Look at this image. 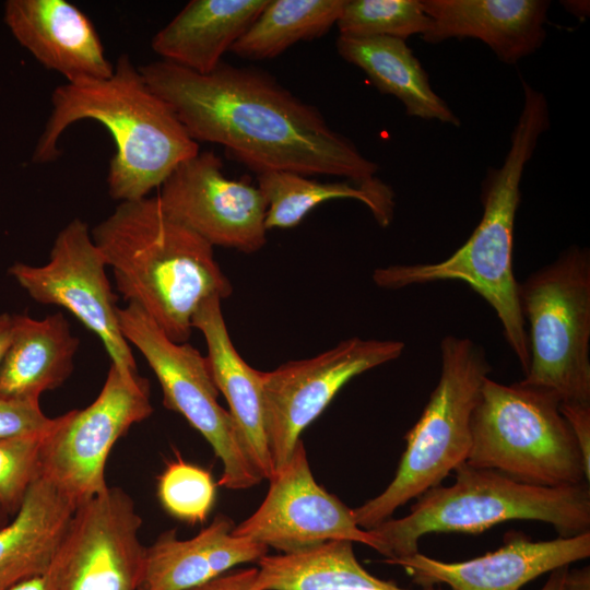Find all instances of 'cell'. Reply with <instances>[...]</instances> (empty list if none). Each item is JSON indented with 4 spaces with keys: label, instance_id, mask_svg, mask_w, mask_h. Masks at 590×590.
<instances>
[{
    "label": "cell",
    "instance_id": "36",
    "mask_svg": "<svg viewBox=\"0 0 590 590\" xmlns=\"http://www.w3.org/2000/svg\"><path fill=\"white\" fill-rule=\"evenodd\" d=\"M568 568L569 566H566L551 571L547 580L540 590H560Z\"/></svg>",
    "mask_w": 590,
    "mask_h": 590
},
{
    "label": "cell",
    "instance_id": "28",
    "mask_svg": "<svg viewBox=\"0 0 590 590\" xmlns=\"http://www.w3.org/2000/svg\"><path fill=\"white\" fill-rule=\"evenodd\" d=\"M430 24L418 0H345L335 25L343 36L405 42L410 36L424 35Z\"/></svg>",
    "mask_w": 590,
    "mask_h": 590
},
{
    "label": "cell",
    "instance_id": "13",
    "mask_svg": "<svg viewBox=\"0 0 590 590\" xmlns=\"http://www.w3.org/2000/svg\"><path fill=\"white\" fill-rule=\"evenodd\" d=\"M142 519L120 487L80 504L44 575L46 590H135L145 547Z\"/></svg>",
    "mask_w": 590,
    "mask_h": 590
},
{
    "label": "cell",
    "instance_id": "2",
    "mask_svg": "<svg viewBox=\"0 0 590 590\" xmlns=\"http://www.w3.org/2000/svg\"><path fill=\"white\" fill-rule=\"evenodd\" d=\"M85 119L102 123L113 137L116 152L108 166L107 189L119 202L148 197L181 162L200 152L199 143L128 54L118 57L109 78L64 83L54 90L51 111L32 162L56 161L61 155V134Z\"/></svg>",
    "mask_w": 590,
    "mask_h": 590
},
{
    "label": "cell",
    "instance_id": "35",
    "mask_svg": "<svg viewBox=\"0 0 590 590\" xmlns=\"http://www.w3.org/2000/svg\"><path fill=\"white\" fill-rule=\"evenodd\" d=\"M13 330V315L0 314V366L9 347Z\"/></svg>",
    "mask_w": 590,
    "mask_h": 590
},
{
    "label": "cell",
    "instance_id": "5",
    "mask_svg": "<svg viewBox=\"0 0 590 590\" xmlns=\"http://www.w3.org/2000/svg\"><path fill=\"white\" fill-rule=\"evenodd\" d=\"M455 474L453 484L437 485L418 496L406 516L389 518L370 530L380 542L381 555L405 557L418 552L426 534H477L509 520L542 521L559 536L590 531L589 483L531 485L467 462Z\"/></svg>",
    "mask_w": 590,
    "mask_h": 590
},
{
    "label": "cell",
    "instance_id": "3",
    "mask_svg": "<svg viewBox=\"0 0 590 590\" xmlns=\"http://www.w3.org/2000/svg\"><path fill=\"white\" fill-rule=\"evenodd\" d=\"M91 235L127 304L143 309L174 342L188 341L203 300L233 292L213 246L173 219L157 197L119 202Z\"/></svg>",
    "mask_w": 590,
    "mask_h": 590
},
{
    "label": "cell",
    "instance_id": "9",
    "mask_svg": "<svg viewBox=\"0 0 590 590\" xmlns=\"http://www.w3.org/2000/svg\"><path fill=\"white\" fill-rule=\"evenodd\" d=\"M120 330L154 371L166 409L179 413L212 447L223 465L217 485L247 489L263 477L249 459L236 425L217 401L205 356L192 345L172 341L134 304L118 308Z\"/></svg>",
    "mask_w": 590,
    "mask_h": 590
},
{
    "label": "cell",
    "instance_id": "26",
    "mask_svg": "<svg viewBox=\"0 0 590 590\" xmlns=\"http://www.w3.org/2000/svg\"><path fill=\"white\" fill-rule=\"evenodd\" d=\"M258 188L267 201L266 227L291 228L319 204L334 199H353L368 208L381 227L390 225L394 192L378 177L365 181H320L292 172L257 175Z\"/></svg>",
    "mask_w": 590,
    "mask_h": 590
},
{
    "label": "cell",
    "instance_id": "19",
    "mask_svg": "<svg viewBox=\"0 0 590 590\" xmlns=\"http://www.w3.org/2000/svg\"><path fill=\"white\" fill-rule=\"evenodd\" d=\"M235 526L219 514L191 539H178L175 529L162 532L144 550L135 590H192L241 564L258 563L269 548L234 535Z\"/></svg>",
    "mask_w": 590,
    "mask_h": 590
},
{
    "label": "cell",
    "instance_id": "34",
    "mask_svg": "<svg viewBox=\"0 0 590 590\" xmlns=\"http://www.w3.org/2000/svg\"><path fill=\"white\" fill-rule=\"evenodd\" d=\"M560 590H590L589 566L567 569Z\"/></svg>",
    "mask_w": 590,
    "mask_h": 590
},
{
    "label": "cell",
    "instance_id": "39",
    "mask_svg": "<svg viewBox=\"0 0 590 590\" xmlns=\"http://www.w3.org/2000/svg\"><path fill=\"white\" fill-rule=\"evenodd\" d=\"M7 519V515L0 509V527H2L4 521Z\"/></svg>",
    "mask_w": 590,
    "mask_h": 590
},
{
    "label": "cell",
    "instance_id": "17",
    "mask_svg": "<svg viewBox=\"0 0 590 590\" xmlns=\"http://www.w3.org/2000/svg\"><path fill=\"white\" fill-rule=\"evenodd\" d=\"M3 16L17 43L67 83L113 74L95 26L76 5L66 0H8Z\"/></svg>",
    "mask_w": 590,
    "mask_h": 590
},
{
    "label": "cell",
    "instance_id": "27",
    "mask_svg": "<svg viewBox=\"0 0 590 590\" xmlns=\"http://www.w3.org/2000/svg\"><path fill=\"white\" fill-rule=\"evenodd\" d=\"M345 0H268L231 50L247 60L272 59L337 24Z\"/></svg>",
    "mask_w": 590,
    "mask_h": 590
},
{
    "label": "cell",
    "instance_id": "10",
    "mask_svg": "<svg viewBox=\"0 0 590 590\" xmlns=\"http://www.w3.org/2000/svg\"><path fill=\"white\" fill-rule=\"evenodd\" d=\"M152 413L149 380L110 364L90 405L56 417L42 445L39 474L78 507L108 487L105 465L114 445Z\"/></svg>",
    "mask_w": 590,
    "mask_h": 590
},
{
    "label": "cell",
    "instance_id": "12",
    "mask_svg": "<svg viewBox=\"0 0 590 590\" xmlns=\"http://www.w3.org/2000/svg\"><path fill=\"white\" fill-rule=\"evenodd\" d=\"M106 267L87 223L73 219L57 234L46 264L16 262L9 273L38 304L70 311L98 337L110 364L123 374L137 375L133 353L120 330L117 296Z\"/></svg>",
    "mask_w": 590,
    "mask_h": 590
},
{
    "label": "cell",
    "instance_id": "32",
    "mask_svg": "<svg viewBox=\"0 0 590 590\" xmlns=\"http://www.w3.org/2000/svg\"><path fill=\"white\" fill-rule=\"evenodd\" d=\"M581 452L586 476L590 480V405L559 404Z\"/></svg>",
    "mask_w": 590,
    "mask_h": 590
},
{
    "label": "cell",
    "instance_id": "24",
    "mask_svg": "<svg viewBox=\"0 0 590 590\" xmlns=\"http://www.w3.org/2000/svg\"><path fill=\"white\" fill-rule=\"evenodd\" d=\"M335 48L342 59L363 70L380 93L397 97L410 117L461 125L432 88L426 71L404 40L339 35Z\"/></svg>",
    "mask_w": 590,
    "mask_h": 590
},
{
    "label": "cell",
    "instance_id": "15",
    "mask_svg": "<svg viewBox=\"0 0 590 590\" xmlns=\"http://www.w3.org/2000/svg\"><path fill=\"white\" fill-rule=\"evenodd\" d=\"M160 188L163 209L211 246L252 253L267 243L262 192L246 180L226 177L213 151L181 162Z\"/></svg>",
    "mask_w": 590,
    "mask_h": 590
},
{
    "label": "cell",
    "instance_id": "7",
    "mask_svg": "<svg viewBox=\"0 0 590 590\" xmlns=\"http://www.w3.org/2000/svg\"><path fill=\"white\" fill-rule=\"evenodd\" d=\"M559 404L551 391L487 377L471 418L467 463L538 486L589 483Z\"/></svg>",
    "mask_w": 590,
    "mask_h": 590
},
{
    "label": "cell",
    "instance_id": "38",
    "mask_svg": "<svg viewBox=\"0 0 590 590\" xmlns=\"http://www.w3.org/2000/svg\"><path fill=\"white\" fill-rule=\"evenodd\" d=\"M564 7H566L567 11L570 13L579 16L580 14L586 17V13H588L589 10H586V7L589 8V2L587 1H563Z\"/></svg>",
    "mask_w": 590,
    "mask_h": 590
},
{
    "label": "cell",
    "instance_id": "18",
    "mask_svg": "<svg viewBox=\"0 0 590 590\" xmlns=\"http://www.w3.org/2000/svg\"><path fill=\"white\" fill-rule=\"evenodd\" d=\"M432 20L428 44L474 38L506 64L534 54L546 38L547 0H418Z\"/></svg>",
    "mask_w": 590,
    "mask_h": 590
},
{
    "label": "cell",
    "instance_id": "20",
    "mask_svg": "<svg viewBox=\"0 0 590 590\" xmlns=\"http://www.w3.org/2000/svg\"><path fill=\"white\" fill-rule=\"evenodd\" d=\"M221 298L203 300L192 317V328L204 337L213 381L225 397L247 455L263 480L274 475L269 450L261 371L249 366L234 346L221 309Z\"/></svg>",
    "mask_w": 590,
    "mask_h": 590
},
{
    "label": "cell",
    "instance_id": "4",
    "mask_svg": "<svg viewBox=\"0 0 590 590\" xmlns=\"http://www.w3.org/2000/svg\"><path fill=\"white\" fill-rule=\"evenodd\" d=\"M520 79L522 109L502 166L487 168L481 182L483 215L471 236L445 260L378 268L373 280L377 286L389 290L437 281L467 283L496 312L504 337L526 374L530 354L519 304V283L512 271L514 229L526 165L551 121L544 93Z\"/></svg>",
    "mask_w": 590,
    "mask_h": 590
},
{
    "label": "cell",
    "instance_id": "11",
    "mask_svg": "<svg viewBox=\"0 0 590 590\" xmlns=\"http://www.w3.org/2000/svg\"><path fill=\"white\" fill-rule=\"evenodd\" d=\"M398 340L345 339L309 358L261 371L269 450L276 473L291 458L300 434L326 410L341 388L366 370L397 359Z\"/></svg>",
    "mask_w": 590,
    "mask_h": 590
},
{
    "label": "cell",
    "instance_id": "1",
    "mask_svg": "<svg viewBox=\"0 0 590 590\" xmlns=\"http://www.w3.org/2000/svg\"><path fill=\"white\" fill-rule=\"evenodd\" d=\"M139 70L196 142L224 146L257 175L278 170L352 181L376 177L377 163L268 72L222 61L200 74L164 60Z\"/></svg>",
    "mask_w": 590,
    "mask_h": 590
},
{
    "label": "cell",
    "instance_id": "25",
    "mask_svg": "<svg viewBox=\"0 0 590 590\" xmlns=\"http://www.w3.org/2000/svg\"><path fill=\"white\" fill-rule=\"evenodd\" d=\"M257 564V590H409L368 573L347 540L328 541L296 553L267 554Z\"/></svg>",
    "mask_w": 590,
    "mask_h": 590
},
{
    "label": "cell",
    "instance_id": "21",
    "mask_svg": "<svg viewBox=\"0 0 590 590\" xmlns=\"http://www.w3.org/2000/svg\"><path fill=\"white\" fill-rule=\"evenodd\" d=\"M268 0H191L152 38L162 60L200 74L212 72Z\"/></svg>",
    "mask_w": 590,
    "mask_h": 590
},
{
    "label": "cell",
    "instance_id": "22",
    "mask_svg": "<svg viewBox=\"0 0 590 590\" xmlns=\"http://www.w3.org/2000/svg\"><path fill=\"white\" fill-rule=\"evenodd\" d=\"M80 345L62 312L34 319L13 315L9 347L0 366V396L39 401L72 374Z\"/></svg>",
    "mask_w": 590,
    "mask_h": 590
},
{
    "label": "cell",
    "instance_id": "31",
    "mask_svg": "<svg viewBox=\"0 0 590 590\" xmlns=\"http://www.w3.org/2000/svg\"><path fill=\"white\" fill-rule=\"evenodd\" d=\"M56 423L44 414L39 401L10 399L0 396V439L45 434Z\"/></svg>",
    "mask_w": 590,
    "mask_h": 590
},
{
    "label": "cell",
    "instance_id": "14",
    "mask_svg": "<svg viewBox=\"0 0 590 590\" xmlns=\"http://www.w3.org/2000/svg\"><path fill=\"white\" fill-rule=\"evenodd\" d=\"M269 482L264 499L256 511L235 526L234 535L248 538L281 554L332 540L358 542L381 554L380 542L370 530L358 527L353 508L316 482L302 439Z\"/></svg>",
    "mask_w": 590,
    "mask_h": 590
},
{
    "label": "cell",
    "instance_id": "33",
    "mask_svg": "<svg viewBox=\"0 0 590 590\" xmlns=\"http://www.w3.org/2000/svg\"><path fill=\"white\" fill-rule=\"evenodd\" d=\"M257 568H236L192 590H257L253 580Z\"/></svg>",
    "mask_w": 590,
    "mask_h": 590
},
{
    "label": "cell",
    "instance_id": "23",
    "mask_svg": "<svg viewBox=\"0 0 590 590\" xmlns=\"http://www.w3.org/2000/svg\"><path fill=\"white\" fill-rule=\"evenodd\" d=\"M76 506L40 474L12 522L0 527V590L44 576Z\"/></svg>",
    "mask_w": 590,
    "mask_h": 590
},
{
    "label": "cell",
    "instance_id": "16",
    "mask_svg": "<svg viewBox=\"0 0 590 590\" xmlns=\"http://www.w3.org/2000/svg\"><path fill=\"white\" fill-rule=\"evenodd\" d=\"M590 556V531L533 541L510 531L495 551L463 562H442L420 552L385 558L402 567L423 590H520L528 582Z\"/></svg>",
    "mask_w": 590,
    "mask_h": 590
},
{
    "label": "cell",
    "instance_id": "37",
    "mask_svg": "<svg viewBox=\"0 0 590 590\" xmlns=\"http://www.w3.org/2000/svg\"><path fill=\"white\" fill-rule=\"evenodd\" d=\"M7 590H46L44 576L22 580Z\"/></svg>",
    "mask_w": 590,
    "mask_h": 590
},
{
    "label": "cell",
    "instance_id": "30",
    "mask_svg": "<svg viewBox=\"0 0 590 590\" xmlns=\"http://www.w3.org/2000/svg\"><path fill=\"white\" fill-rule=\"evenodd\" d=\"M47 433L0 439V509L7 516L15 515L39 475Z\"/></svg>",
    "mask_w": 590,
    "mask_h": 590
},
{
    "label": "cell",
    "instance_id": "6",
    "mask_svg": "<svg viewBox=\"0 0 590 590\" xmlns=\"http://www.w3.org/2000/svg\"><path fill=\"white\" fill-rule=\"evenodd\" d=\"M441 371L422 415L405 434L396 475L376 497L353 508L358 527L371 530L467 462L471 418L491 366L480 345L447 335L440 343Z\"/></svg>",
    "mask_w": 590,
    "mask_h": 590
},
{
    "label": "cell",
    "instance_id": "8",
    "mask_svg": "<svg viewBox=\"0 0 590 590\" xmlns=\"http://www.w3.org/2000/svg\"><path fill=\"white\" fill-rule=\"evenodd\" d=\"M529 324L524 385L556 394L560 404L590 405V253L570 246L518 285Z\"/></svg>",
    "mask_w": 590,
    "mask_h": 590
},
{
    "label": "cell",
    "instance_id": "29",
    "mask_svg": "<svg viewBox=\"0 0 590 590\" xmlns=\"http://www.w3.org/2000/svg\"><path fill=\"white\" fill-rule=\"evenodd\" d=\"M217 484L210 471L178 458L157 481V496L173 517L194 524L204 522L216 499Z\"/></svg>",
    "mask_w": 590,
    "mask_h": 590
}]
</instances>
